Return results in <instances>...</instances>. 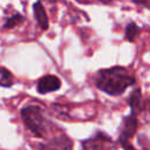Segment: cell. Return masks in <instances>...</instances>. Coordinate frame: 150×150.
<instances>
[{"label": "cell", "instance_id": "8992f818", "mask_svg": "<svg viewBox=\"0 0 150 150\" xmlns=\"http://www.w3.org/2000/svg\"><path fill=\"white\" fill-rule=\"evenodd\" d=\"M60 87H61L60 79L52 74L45 75L38 81V91L40 94H47L50 91H55L60 89Z\"/></svg>", "mask_w": 150, "mask_h": 150}, {"label": "cell", "instance_id": "7a4b0ae2", "mask_svg": "<svg viewBox=\"0 0 150 150\" xmlns=\"http://www.w3.org/2000/svg\"><path fill=\"white\" fill-rule=\"evenodd\" d=\"M21 117L25 125L38 137H46L48 123L40 107L30 104L21 109Z\"/></svg>", "mask_w": 150, "mask_h": 150}, {"label": "cell", "instance_id": "3957f363", "mask_svg": "<svg viewBox=\"0 0 150 150\" xmlns=\"http://www.w3.org/2000/svg\"><path fill=\"white\" fill-rule=\"evenodd\" d=\"M137 125H138V120H137L136 115L130 114L129 116L124 117L122 128H121V132H120V137H118V141L124 150H136L129 143V139L135 135Z\"/></svg>", "mask_w": 150, "mask_h": 150}, {"label": "cell", "instance_id": "8fae6325", "mask_svg": "<svg viewBox=\"0 0 150 150\" xmlns=\"http://www.w3.org/2000/svg\"><path fill=\"white\" fill-rule=\"evenodd\" d=\"M22 21H23V16L21 14H14V15H12L7 19L4 27L5 28H13V27L19 26L20 23H22Z\"/></svg>", "mask_w": 150, "mask_h": 150}, {"label": "cell", "instance_id": "52a82bcc", "mask_svg": "<svg viewBox=\"0 0 150 150\" xmlns=\"http://www.w3.org/2000/svg\"><path fill=\"white\" fill-rule=\"evenodd\" d=\"M33 12H34V16L36 19V22L39 23V26L41 27V29H47L49 23H48V16L47 13L42 6L41 2H35L33 5Z\"/></svg>", "mask_w": 150, "mask_h": 150}, {"label": "cell", "instance_id": "9c48e42d", "mask_svg": "<svg viewBox=\"0 0 150 150\" xmlns=\"http://www.w3.org/2000/svg\"><path fill=\"white\" fill-rule=\"evenodd\" d=\"M14 82V77L12 73L5 67H0V86L1 87H11Z\"/></svg>", "mask_w": 150, "mask_h": 150}, {"label": "cell", "instance_id": "277c9868", "mask_svg": "<svg viewBox=\"0 0 150 150\" xmlns=\"http://www.w3.org/2000/svg\"><path fill=\"white\" fill-rule=\"evenodd\" d=\"M112 141L102 131H97L90 138L82 142V150H109Z\"/></svg>", "mask_w": 150, "mask_h": 150}, {"label": "cell", "instance_id": "30bf717a", "mask_svg": "<svg viewBox=\"0 0 150 150\" xmlns=\"http://www.w3.org/2000/svg\"><path fill=\"white\" fill-rule=\"evenodd\" d=\"M139 34V27L135 22H129L125 27V38L128 41H134Z\"/></svg>", "mask_w": 150, "mask_h": 150}, {"label": "cell", "instance_id": "6da1fadb", "mask_svg": "<svg viewBox=\"0 0 150 150\" xmlns=\"http://www.w3.org/2000/svg\"><path fill=\"white\" fill-rule=\"evenodd\" d=\"M95 86L108 95H121L135 83V77L125 68L116 66L98 70L94 76Z\"/></svg>", "mask_w": 150, "mask_h": 150}, {"label": "cell", "instance_id": "5b68a950", "mask_svg": "<svg viewBox=\"0 0 150 150\" xmlns=\"http://www.w3.org/2000/svg\"><path fill=\"white\" fill-rule=\"evenodd\" d=\"M73 143L70 138L63 134H59L48 142L40 144V150H71Z\"/></svg>", "mask_w": 150, "mask_h": 150}, {"label": "cell", "instance_id": "ba28073f", "mask_svg": "<svg viewBox=\"0 0 150 150\" xmlns=\"http://www.w3.org/2000/svg\"><path fill=\"white\" fill-rule=\"evenodd\" d=\"M129 104L131 108V114L137 115L138 111L141 110V89H135L130 97H129Z\"/></svg>", "mask_w": 150, "mask_h": 150}]
</instances>
